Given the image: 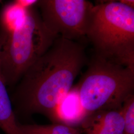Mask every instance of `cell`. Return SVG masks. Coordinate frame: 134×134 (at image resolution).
<instances>
[{"label":"cell","mask_w":134,"mask_h":134,"mask_svg":"<svg viewBox=\"0 0 134 134\" xmlns=\"http://www.w3.org/2000/svg\"><path fill=\"white\" fill-rule=\"evenodd\" d=\"M87 62L84 45L57 36L21 77L13 98L16 118L38 113L56 123L58 106Z\"/></svg>","instance_id":"1"},{"label":"cell","mask_w":134,"mask_h":134,"mask_svg":"<svg viewBox=\"0 0 134 134\" xmlns=\"http://www.w3.org/2000/svg\"><path fill=\"white\" fill-rule=\"evenodd\" d=\"M86 38L94 55L134 70V7L123 1L94 5Z\"/></svg>","instance_id":"2"},{"label":"cell","mask_w":134,"mask_h":134,"mask_svg":"<svg viewBox=\"0 0 134 134\" xmlns=\"http://www.w3.org/2000/svg\"><path fill=\"white\" fill-rule=\"evenodd\" d=\"M76 90L86 116L98 111L119 110L134 94V70L93 55Z\"/></svg>","instance_id":"3"},{"label":"cell","mask_w":134,"mask_h":134,"mask_svg":"<svg viewBox=\"0 0 134 134\" xmlns=\"http://www.w3.org/2000/svg\"><path fill=\"white\" fill-rule=\"evenodd\" d=\"M35 4L26 9L24 19L14 31L4 33L0 60L6 86L19 81L56 38L45 27Z\"/></svg>","instance_id":"4"},{"label":"cell","mask_w":134,"mask_h":134,"mask_svg":"<svg viewBox=\"0 0 134 134\" xmlns=\"http://www.w3.org/2000/svg\"><path fill=\"white\" fill-rule=\"evenodd\" d=\"M35 5L54 37L79 42L86 37L94 5L86 0H41Z\"/></svg>","instance_id":"5"},{"label":"cell","mask_w":134,"mask_h":134,"mask_svg":"<svg viewBox=\"0 0 134 134\" xmlns=\"http://www.w3.org/2000/svg\"><path fill=\"white\" fill-rule=\"evenodd\" d=\"M80 127L86 134H123L124 120L120 109L101 110L87 115Z\"/></svg>","instance_id":"6"},{"label":"cell","mask_w":134,"mask_h":134,"mask_svg":"<svg viewBox=\"0 0 134 134\" xmlns=\"http://www.w3.org/2000/svg\"><path fill=\"white\" fill-rule=\"evenodd\" d=\"M55 117L56 123L72 127H80L86 115L74 87L72 88L58 106Z\"/></svg>","instance_id":"7"},{"label":"cell","mask_w":134,"mask_h":134,"mask_svg":"<svg viewBox=\"0 0 134 134\" xmlns=\"http://www.w3.org/2000/svg\"><path fill=\"white\" fill-rule=\"evenodd\" d=\"M15 1L5 5L0 17L2 31L5 34L14 31L24 19L26 9Z\"/></svg>","instance_id":"8"},{"label":"cell","mask_w":134,"mask_h":134,"mask_svg":"<svg viewBox=\"0 0 134 134\" xmlns=\"http://www.w3.org/2000/svg\"><path fill=\"white\" fill-rule=\"evenodd\" d=\"M20 129L24 134H82L81 127H72L59 123L51 124H22Z\"/></svg>","instance_id":"9"},{"label":"cell","mask_w":134,"mask_h":134,"mask_svg":"<svg viewBox=\"0 0 134 134\" xmlns=\"http://www.w3.org/2000/svg\"><path fill=\"white\" fill-rule=\"evenodd\" d=\"M0 128L5 134H24L19 128L10 99L0 102Z\"/></svg>","instance_id":"10"},{"label":"cell","mask_w":134,"mask_h":134,"mask_svg":"<svg viewBox=\"0 0 134 134\" xmlns=\"http://www.w3.org/2000/svg\"><path fill=\"white\" fill-rule=\"evenodd\" d=\"M120 110L124 120L123 134H134V94L125 100Z\"/></svg>","instance_id":"11"},{"label":"cell","mask_w":134,"mask_h":134,"mask_svg":"<svg viewBox=\"0 0 134 134\" xmlns=\"http://www.w3.org/2000/svg\"><path fill=\"white\" fill-rule=\"evenodd\" d=\"M0 2H1V1H0Z\"/></svg>","instance_id":"12"}]
</instances>
